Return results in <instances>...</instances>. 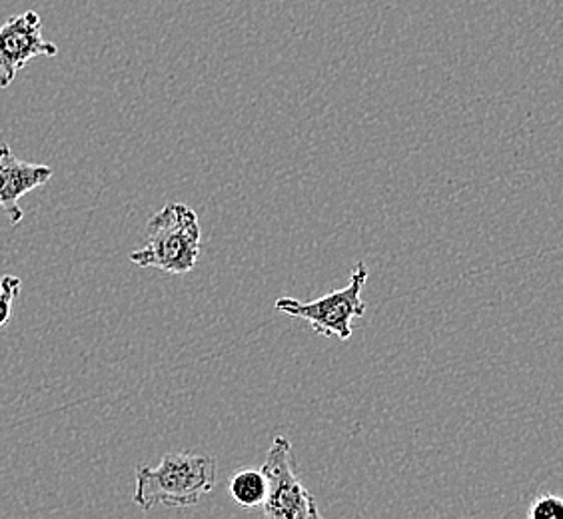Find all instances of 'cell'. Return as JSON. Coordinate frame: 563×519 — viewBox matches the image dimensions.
Wrapping results in <instances>:
<instances>
[{
  "label": "cell",
  "mask_w": 563,
  "mask_h": 519,
  "mask_svg": "<svg viewBox=\"0 0 563 519\" xmlns=\"http://www.w3.org/2000/svg\"><path fill=\"white\" fill-rule=\"evenodd\" d=\"M214 455L166 454L158 467L136 470L134 504L144 511L154 508H192L217 486Z\"/></svg>",
  "instance_id": "6da1fadb"
},
{
  "label": "cell",
  "mask_w": 563,
  "mask_h": 519,
  "mask_svg": "<svg viewBox=\"0 0 563 519\" xmlns=\"http://www.w3.org/2000/svg\"><path fill=\"white\" fill-rule=\"evenodd\" d=\"M148 236V244L129 256L141 268L188 274L200 258V222L190 206H164L151 218Z\"/></svg>",
  "instance_id": "7a4b0ae2"
},
{
  "label": "cell",
  "mask_w": 563,
  "mask_h": 519,
  "mask_svg": "<svg viewBox=\"0 0 563 519\" xmlns=\"http://www.w3.org/2000/svg\"><path fill=\"white\" fill-rule=\"evenodd\" d=\"M368 266L364 262H357L346 288L325 294L314 302L280 298L276 302V310L282 314L306 320L312 325L316 334L338 338L346 342L352 338V322L366 312V303L362 300V288L368 280Z\"/></svg>",
  "instance_id": "3957f363"
},
{
  "label": "cell",
  "mask_w": 563,
  "mask_h": 519,
  "mask_svg": "<svg viewBox=\"0 0 563 519\" xmlns=\"http://www.w3.org/2000/svg\"><path fill=\"white\" fill-rule=\"evenodd\" d=\"M230 496L244 509H262L268 494V484L262 470L242 467L230 479Z\"/></svg>",
  "instance_id": "52a82bcc"
},
{
  "label": "cell",
  "mask_w": 563,
  "mask_h": 519,
  "mask_svg": "<svg viewBox=\"0 0 563 519\" xmlns=\"http://www.w3.org/2000/svg\"><path fill=\"white\" fill-rule=\"evenodd\" d=\"M530 519H562L563 499L553 494H542L533 499L528 508Z\"/></svg>",
  "instance_id": "ba28073f"
},
{
  "label": "cell",
  "mask_w": 563,
  "mask_h": 519,
  "mask_svg": "<svg viewBox=\"0 0 563 519\" xmlns=\"http://www.w3.org/2000/svg\"><path fill=\"white\" fill-rule=\"evenodd\" d=\"M56 55L58 46L44 38L38 12L12 16L0 26V88L11 87L16 75L34 58Z\"/></svg>",
  "instance_id": "5b68a950"
},
{
  "label": "cell",
  "mask_w": 563,
  "mask_h": 519,
  "mask_svg": "<svg viewBox=\"0 0 563 519\" xmlns=\"http://www.w3.org/2000/svg\"><path fill=\"white\" fill-rule=\"evenodd\" d=\"M53 174L51 166L24 163L9 144H0V208L12 227L22 222V196L48 185Z\"/></svg>",
  "instance_id": "8992f818"
},
{
  "label": "cell",
  "mask_w": 563,
  "mask_h": 519,
  "mask_svg": "<svg viewBox=\"0 0 563 519\" xmlns=\"http://www.w3.org/2000/svg\"><path fill=\"white\" fill-rule=\"evenodd\" d=\"M262 474L268 484L262 514L274 519H318L316 499L294 472L292 445L284 438H274Z\"/></svg>",
  "instance_id": "277c9868"
},
{
  "label": "cell",
  "mask_w": 563,
  "mask_h": 519,
  "mask_svg": "<svg viewBox=\"0 0 563 519\" xmlns=\"http://www.w3.org/2000/svg\"><path fill=\"white\" fill-rule=\"evenodd\" d=\"M21 278L4 276L0 280V328L9 322L12 312V302L21 296Z\"/></svg>",
  "instance_id": "9c48e42d"
}]
</instances>
